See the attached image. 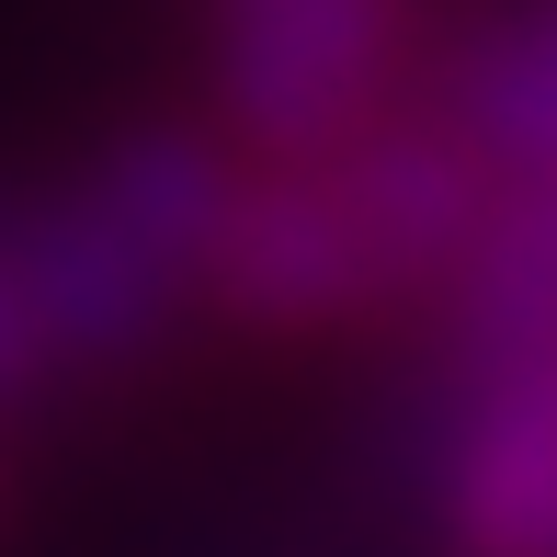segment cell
Masks as SVG:
<instances>
[{
    "mask_svg": "<svg viewBox=\"0 0 557 557\" xmlns=\"http://www.w3.org/2000/svg\"><path fill=\"white\" fill-rule=\"evenodd\" d=\"M478 227V160L455 137H387L352 160H308L273 183H227L206 273L250 319H331L352 296H387L467 250Z\"/></svg>",
    "mask_w": 557,
    "mask_h": 557,
    "instance_id": "cell-1",
    "label": "cell"
},
{
    "mask_svg": "<svg viewBox=\"0 0 557 557\" xmlns=\"http://www.w3.org/2000/svg\"><path fill=\"white\" fill-rule=\"evenodd\" d=\"M216 206H227V171L194 137H125L69 206L35 216L23 250H0L12 285H23L35 342H58V352L137 342L148 319H160V296L183 285V273H206Z\"/></svg>",
    "mask_w": 557,
    "mask_h": 557,
    "instance_id": "cell-2",
    "label": "cell"
},
{
    "mask_svg": "<svg viewBox=\"0 0 557 557\" xmlns=\"http://www.w3.org/2000/svg\"><path fill=\"white\" fill-rule=\"evenodd\" d=\"M387 58V0H227V114L262 148H331Z\"/></svg>",
    "mask_w": 557,
    "mask_h": 557,
    "instance_id": "cell-3",
    "label": "cell"
},
{
    "mask_svg": "<svg viewBox=\"0 0 557 557\" xmlns=\"http://www.w3.org/2000/svg\"><path fill=\"white\" fill-rule=\"evenodd\" d=\"M444 512L467 557H557V352L478 364Z\"/></svg>",
    "mask_w": 557,
    "mask_h": 557,
    "instance_id": "cell-4",
    "label": "cell"
},
{
    "mask_svg": "<svg viewBox=\"0 0 557 557\" xmlns=\"http://www.w3.org/2000/svg\"><path fill=\"white\" fill-rule=\"evenodd\" d=\"M455 331H467V375L478 364H523V352H557V194L467 227Z\"/></svg>",
    "mask_w": 557,
    "mask_h": 557,
    "instance_id": "cell-5",
    "label": "cell"
},
{
    "mask_svg": "<svg viewBox=\"0 0 557 557\" xmlns=\"http://www.w3.org/2000/svg\"><path fill=\"white\" fill-rule=\"evenodd\" d=\"M478 137L490 148H512V160H535V171H557V12L535 23V35H512L490 69H478Z\"/></svg>",
    "mask_w": 557,
    "mask_h": 557,
    "instance_id": "cell-6",
    "label": "cell"
},
{
    "mask_svg": "<svg viewBox=\"0 0 557 557\" xmlns=\"http://www.w3.org/2000/svg\"><path fill=\"white\" fill-rule=\"evenodd\" d=\"M35 319H23V285H12V262H0V375H23V364H35Z\"/></svg>",
    "mask_w": 557,
    "mask_h": 557,
    "instance_id": "cell-7",
    "label": "cell"
}]
</instances>
